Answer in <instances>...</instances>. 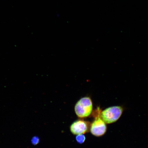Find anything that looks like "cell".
Listing matches in <instances>:
<instances>
[{
	"label": "cell",
	"instance_id": "6da1fadb",
	"mask_svg": "<svg viewBox=\"0 0 148 148\" xmlns=\"http://www.w3.org/2000/svg\"><path fill=\"white\" fill-rule=\"evenodd\" d=\"M93 105L92 100L88 97L81 98L75 107L76 114L78 117L84 118L90 115L92 112Z\"/></svg>",
	"mask_w": 148,
	"mask_h": 148
},
{
	"label": "cell",
	"instance_id": "7a4b0ae2",
	"mask_svg": "<svg viewBox=\"0 0 148 148\" xmlns=\"http://www.w3.org/2000/svg\"><path fill=\"white\" fill-rule=\"evenodd\" d=\"M123 110V107L120 106L109 107L101 112V117L106 123H114L119 119Z\"/></svg>",
	"mask_w": 148,
	"mask_h": 148
},
{
	"label": "cell",
	"instance_id": "3957f363",
	"mask_svg": "<svg viewBox=\"0 0 148 148\" xmlns=\"http://www.w3.org/2000/svg\"><path fill=\"white\" fill-rule=\"evenodd\" d=\"M101 110L98 108L95 112V119L90 125V130L92 134L97 137L104 135L107 131L106 123L101 117Z\"/></svg>",
	"mask_w": 148,
	"mask_h": 148
},
{
	"label": "cell",
	"instance_id": "277c9868",
	"mask_svg": "<svg viewBox=\"0 0 148 148\" xmlns=\"http://www.w3.org/2000/svg\"><path fill=\"white\" fill-rule=\"evenodd\" d=\"M90 123L89 122L78 120L74 122L70 126V130L74 135L84 134L90 130Z\"/></svg>",
	"mask_w": 148,
	"mask_h": 148
},
{
	"label": "cell",
	"instance_id": "5b68a950",
	"mask_svg": "<svg viewBox=\"0 0 148 148\" xmlns=\"http://www.w3.org/2000/svg\"><path fill=\"white\" fill-rule=\"evenodd\" d=\"M76 140L77 143H84L86 140V137L83 134L77 135L76 137Z\"/></svg>",
	"mask_w": 148,
	"mask_h": 148
},
{
	"label": "cell",
	"instance_id": "8992f818",
	"mask_svg": "<svg viewBox=\"0 0 148 148\" xmlns=\"http://www.w3.org/2000/svg\"><path fill=\"white\" fill-rule=\"evenodd\" d=\"M33 143H34L36 144L38 143L39 142V139L38 138H34L33 139Z\"/></svg>",
	"mask_w": 148,
	"mask_h": 148
}]
</instances>
